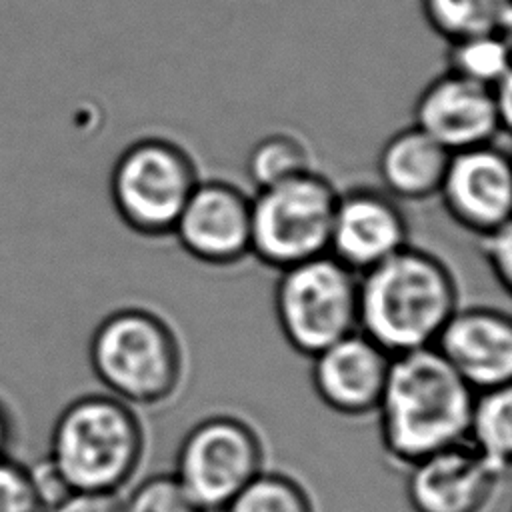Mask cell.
Here are the masks:
<instances>
[{"label":"cell","mask_w":512,"mask_h":512,"mask_svg":"<svg viewBox=\"0 0 512 512\" xmlns=\"http://www.w3.org/2000/svg\"><path fill=\"white\" fill-rule=\"evenodd\" d=\"M474 394L434 346L392 356L374 410L386 456L408 468L432 452L466 442Z\"/></svg>","instance_id":"obj_1"},{"label":"cell","mask_w":512,"mask_h":512,"mask_svg":"<svg viewBox=\"0 0 512 512\" xmlns=\"http://www.w3.org/2000/svg\"><path fill=\"white\" fill-rule=\"evenodd\" d=\"M458 306L450 266L412 244L360 274L358 330L392 356L432 346Z\"/></svg>","instance_id":"obj_2"},{"label":"cell","mask_w":512,"mask_h":512,"mask_svg":"<svg viewBox=\"0 0 512 512\" xmlns=\"http://www.w3.org/2000/svg\"><path fill=\"white\" fill-rule=\"evenodd\" d=\"M142 452L144 430L134 406L112 394H84L58 414L48 458L70 490L118 494Z\"/></svg>","instance_id":"obj_3"},{"label":"cell","mask_w":512,"mask_h":512,"mask_svg":"<svg viewBox=\"0 0 512 512\" xmlns=\"http://www.w3.org/2000/svg\"><path fill=\"white\" fill-rule=\"evenodd\" d=\"M88 354L98 382L130 406L166 402L184 376L174 328L160 314L138 306L104 316L92 332Z\"/></svg>","instance_id":"obj_4"},{"label":"cell","mask_w":512,"mask_h":512,"mask_svg":"<svg viewBox=\"0 0 512 512\" xmlns=\"http://www.w3.org/2000/svg\"><path fill=\"white\" fill-rule=\"evenodd\" d=\"M336 200V186L316 170L258 188L250 254L276 270L328 254Z\"/></svg>","instance_id":"obj_5"},{"label":"cell","mask_w":512,"mask_h":512,"mask_svg":"<svg viewBox=\"0 0 512 512\" xmlns=\"http://www.w3.org/2000/svg\"><path fill=\"white\" fill-rule=\"evenodd\" d=\"M192 156L162 136L128 144L110 170V198L118 218L136 234L168 236L198 184Z\"/></svg>","instance_id":"obj_6"},{"label":"cell","mask_w":512,"mask_h":512,"mask_svg":"<svg viewBox=\"0 0 512 512\" xmlns=\"http://www.w3.org/2000/svg\"><path fill=\"white\" fill-rule=\"evenodd\" d=\"M360 274L324 254L280 270L274 312L286 342L312 358L358 330Z\"/></svg>","instance_id":"obj_7"},{"label":"cell","mask_w":512,"mask_h":512,"mask_svg":"<svg viewBox=\"0 0 512 512\" xmlns=\"http://www.w3.org/2000/svg\"><path fill=\"white\" fill-rule=\"evenodd\" d=\"M262 462L264 450L256 430L242 418L216 414L184 434L172 474L200 510L222 512L262 470Z\"/></svg>","instance_id":"obj_8"},{"label":"cell","mask_w":512,"mask_h":512,"mask_svg":"<svg viewBox=\"0 0 512 512\" xmlns=\"http://www.w3.org/2000/svg\"><path fill=\"white\" fill-rule=\"evenodd\" d=\"M510 90V78L490 88L444 70L418 94L414 126L450 154L498 142L510 134Z\"/></svg>","instance_id":"obj_9"},{"label":"cell","mask_w":512,"mask_h":512,"mask_svg":"<svg viewBox=\"0 0 512 512\" xmlns=\"http://www.w3.org/2000/svg\"><path fill=\"white\" fill-rule=\"evenodd\" d=\"M172 236L202 264H238L250 256L252 248L250 196L226 180H198Z\"/></svg>","instance_id":"obj_10"},{"label":"cell","mask_w":512,"mask_h":512,"mask_svg":"<svg viewBox=\"0 0 512 512\" xmlns=\"http://www.w3.org/2000/svg\"><path fill=\"white\" fill-rule=\"evenodd\" d=\"M438 198L448 216L476 236L510 224L512 168L508 148L492 142L454 152Z\"/></svg>","instance_id":"obj_11"},{"label":"cell","mask_w":512,"mask_h":512,"mask_svg":"<svg viewBox=\"0 0 512 512\" xmlns=\"http://www.w3.org/2000/svg\"><path fill=\"white\" fill-rule=\"evenodd\" d=\"M408 220L392 196L376 188L338 192L328 254L362 274L408 242Z\"/></svg>","instance_id":"obj_12"},{"label":"cell","mask_w":512,"mask_h":512,"mask_svg":"<svg viewBox=\"0 0 512 512\" xmlns=\"http://www.w3.org/2000/svg\"><path fill=\"white\" fill-rule=\"evenodd\" d=\"M504 480L466 442L408 466L406 496L414 512H484Z\"/></svg>","instance_id":"obj_13"},{"label":"cell","mask_w":512,"mask_h":512,"mask_svg":"<svg viewBox=\"0 0 512 512\" xmlns=\"http://www.w3.org/2000/svg\"><path fill=\"white\" fill-rule=\"evenodd\" d=\"M432 346L474 392L510 384L512 320L504 310L458 306Z\"/></svg>","instance_id":"obj_14"},{"label":"cell","mask_w":512,"mask_h":512,"mask_svg":"<svg viewBox=\"0 0 512 512\" xmlns=\"http://www.w3.org/2000/svg\"><path fill=\"white\" fill-rule=\"evenodd\" d=\"M392 354L356 330L312 356V386L330 410L364 416L376 410Z\"/></svg>","instance_id":"obj_15"},{"label":"cell","mask_w":512,"mask_h":512,"mask_svg":"<svg viewBox=\"0 0 512 512\" xmlns=\"http://www.w3.org/2000/svg\"><path fill=\"white\" fill-rule=\"evenodd\" d=\"M450 152L418 126L394 132L378 152V178L394 200L422 202L438 196Z\"/></svg>","instance_id":"obj_16"},{"label":"cell","mask_w":512,"mask_h":512,"mask_svg":"<svg viewBox=\"0 0 512 512\" xmlns=\"http://www.w3.org/2000/svg\"><path fill=\"white\" fill-rule=\"evenodd\" d=\"M466 444L498 474L506 476L512 452V390H478L472 400Z\"/></svg>","instance_id":"obj_17"},{"label":"cell","mask_w":512,"mask_h":512,"mask_svg":"<svg viewBox=\"0 0 512 512\" xmlns=\"http://www.w3.org/2000/svg\"><path fill=\"white\" fill-rule=\"evenodd\" d=\"M428 26L446 42L482 34H508L510 0H420Z\"/></svg>","instance_id":"obj_18"},{"label":"cell","mask_w":512,"mask_h":512,"mask_svg":"<svg viewBox=\"0 0 512 512\" xmlns=\"http://www.w3.org/2000/svg\"><path fill=\"white\" fill-rule=\"evenodd\" d=\"M508 34H482L448 42L446 70L494 88L510 78Z\"/></svg>","instance_id":"obj_19"},{"label":"cell","mask_w":512,"mask_h":512,"mask_svg":"<svg viewBox=\"0 0 512 512\" xmlns=\"http://www.w3.org/2000/svg\"><path fill=\"white\" fill-rule=\"evenodd\" d=\"M312 170L304 142L288 132H272L256 140L246 158V174L254 188H266Z\"/></svg>","instance_id":"obj_20"},{"label":"cell","mask_w":512,"mask_h":512,"mask_svg":"<svg viewBox=\"0 0 512 512\" xmlns=\"http://www.w3.org/2000/svg\"><path fill=\"white\" fill-rule=\"evenodd\" d=\"M222 512H314V506L294 478L260 470Z\"/></svg>","instance_id":"obj_21"},{"label":"cell","mask_w":512,"mask_h":512,"mask_svg":"<svg viewBox=\"0 0 512 512\" xmlns=\"http://www.w3.org/2000/svg\"><path fill=\"white\" fill-rule=\"evenodd\" d=\"M122 512H204L186 494L176 476L152 474L142 480L124 500Z\"/></svg>","instance_id":"obj_22"},{"label":"cell","mask_w":512,"mask_h":512,"mask_svg":"<svg viewBox=\"0 0 512 512\" xmlns=\"http://www.w3.org/2000/svg\"><path fill=\"white\" fill-rule=\"evenodd\" d=\"M0 512H40L28 466L0 456Z\"/></svg>","instance_id":"obj_23"},{"label":"cell","mask_w":512,"mask_h":512,"mask_svg":"<svg viewBox=\"0 0 512 512\" xmlns=\"http://www.w3.org/2000/svg\"><path fill=\"white\" fill-rule=\"evenodd\" d=\"M482 256L494 276V280L508 290L512 280V228L510 224L478 236Z\"/></svg>","instance_id":"obj_24"},{"label":"cell","mask_w":512,"mask_h":512,"mask_svg":"<svg viewBox=\"0 0 512 512\" xmlns=\"http://www.w3.org/2000/svg\"><path fill=\"white\" fill-rule=\"evenodd\" d=\"M28 474H30V482H32L36 500L40 504V512L48 510L50 506H54L60 498H64L70 492L68 484L58 474L56 466L52 464V460L48 456L40 458L32 466H28Z\"/></svg>","instance_id":"obj_25"},{"label":"cell","mask_w":512,"mask_h":512,"mask_svg":"<svg viewBox=\"0 0 512 512\" xmlns=\"http://www.w3.org/2000/svg\"><path fill=\"white\" fill-rule=\"evenodd\" d=\"M44 512H122V498L116 492L70 490Z\"/></svg>","instance_id":"obj_26"},{"label":"cell","mask_w":512,"mask_h":512,"mask_svg":"<svg viewBox=\"0 0 512 512\" xmlns=\"http://www.w3.org/2000/svg\"><path fill=\"white\" fill-rule=\"evenodd\" d=\"M10 442H12V418L8 410L0 404V456H8Z\"/></svg>","instance_id":"obj_27"}]
</instances>
